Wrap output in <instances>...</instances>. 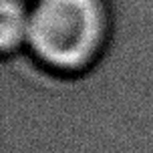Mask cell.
<instances>
[{"label":"cell","mask_w":153,"mask_h":153,"mask_svg":"<svg viewBox=\"0 0 153 153\" xmlns=\"http://www.w3.org/2000/svg\"><path fill=\"white\" fill-rule=\"evenodd\" d=\"M109 30L107 0H34L24 51L48 75L76 79L97 67Z\"/></svg>","instance_id":"cell-1"},{"label":"cell","mask_w":153,"mask_h":153,"mask_svg":"<svg viewBox=\"0 0 153 153\" xmlns=\"http://www.w3.org/2000/svg\"><path fill=\"white\" fill-rule=\"evenodd\" d=\"M30 6L24 0H0V51L4 56L26 48Z\"/></svg>","instance_id":"cell-2"}]
</instances>
